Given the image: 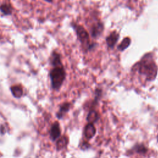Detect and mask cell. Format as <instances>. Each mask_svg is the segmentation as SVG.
Here are the masks:
<instances>
[{
    "label": "cell",
    "mask_w": 158,
    "mask_h": 158,
    "mask_svg": "<svg viewBox=\"0 0 158 158\" xmlns=\"http://www.w3.org/2000/svg\"><path fill=\"white\" fill-rule=\"evenodd\" d=\"M133 70L138 72L139 75L145 76L148 81L154 80L158 72L157 66L150 53L145 54L138 62L135 64Z\"/></svg>",
    "instance_id": "cell-1"
},
{
    "label": "cell",
    "mask_w": 158,
    "mask_h": 158,
    "mask_svg": "<svg viewBox=\"0 0 158 158\" xmlns=\"http://www.w3.org/2000/svg\"><path fill=\"white\" fill-rule=\"evenodd\" d=\"M71 25L75 31L77 38L80 41L82 48L85 52L91 51L96 48L97 43L90 41L89 35L83 26L75 23H72Z\"/></svg>",
    "instance_id": "cell-2"
},
{
    "label": "cell",
    "mask_w": 158,
    "mask_h": 158,
    "mask_svg": "<svg viewBox=\"0 0 158 158\" xmlns=\"http://www.w3.org/2000/svg\"><path fill=\"white\" fill-rule=\"evenodd\" d=\"M49 77L52 89L59 90L66 77V72L64 66L61 65L53 67L49 72Z\"/></svg>",
    "instance_id": "cell-3"
},
{
    "label": "cell",
    "mask_w": 158,
    "mask_h": 158,
    "mask_svg": "<svg viewBox=\"0 0 158 158\" xmlns=\"http://www.w3.org/2000/svg\"><path fill=\"white\" fill-rule=\"evenodd\" d=\"M104 29V23L99 20H98L96 22L93 23L91 25V27L90 28L89 31L91 37L93 39H98L103 33Z\"/></svg>",
    "instance_id": "cell-4"
},
{
    "label": "cell",
    "mask_w": 158,
    "mask_h": 158,
    "mask_svg": "<svg viewBox=\"0 0 158 158\" xmlns=\"http://www.w3.org/2000/svg\"><path fill=\"white\" fill-rule=\"evenodd\" d=\"M120 38L119 33L116 31H112L106 38V42L107 47L110 49H113L115 44H117L118 39Z\"/></svg>",
    "instance_id": "cell-5"
},
{
    "label": "cell",
    "mask_w": 158,
    "mask_h": 158,
    "mask_svg": "<svg viewBox=\"0 0 158 158\" xmlns=\"http://www.w3.org/2000/svg\"><path fill=\"white\" fill-rule=\"evenodd\" d=\"M60 125L58 122H55L51 126L50 131H49V135H50V138L52 141H56L58 138H60Z\"/></svg>",
    "instance_id": "cell-6"
},
{
    "label": "cell",
    "mask_w": 158,
    "mask_h": 158,
    "mask_svg": "<svg viewBox=\"0 0 158 158\" xmlns=\"http://www.w3.org/2000/svg\"><path fill=\"white\" fill-rule=\"evenodd\" d=\"M96 132V128L93 123H88L84 128L83 130V135L86 139H90L94 137Z\"/></svg>",
    "instance_id": "cell-7"
},
{
    "label": "cell",
    "mask_w": 158,
    "mask_h": 158,
    "mask_svg": "<svg viewBox=\"0 0 158 158\" xmlns=\"http://www.w3.org/2000/svg\"><path fill=\"white\" fill-rule=\"evenodd\" d=\"M100 118V114L96 109H89L88 113L86 116V121L88 123H94Z\"/></svg>",
    "instance_id": "cell-8"
},
{
    "label": "cell",
    "mask_w": 158,
    "mask_h": 158,
    "mask_svg": "<svg viewBox=\"0 0 158 158\" xmlns=\"http://www.w3.org/2000/svg\"><path fill=\"white\" fill-rule=\"evenodd\" d=\"M70 107H71V104L70 102H65L62 104L60 106L59 109L56 114L57 118L58 119H62L65 115V114L69 111Z\"/></svg>",
    "instance_id": "cell-9"
},
{
    "label": "cell",
    "mask_w": 158,
    "mask_h": 158,
    "mask_svg": "<svg viewBox=\"0 0 158 158\" xmlns=\"http://www.w3.org/2000/svg\"><path fill=\"white\" fill-rule=\"evenodd\" d=\"M50 62L53 67L63 65L61 61V56L56 51H53L52 52L50 57Z\"/></svg>",
    "instance_id": "cell-10"
},
{
    "label": "cell",
    "mask_w": 158,
    "mask_h": 158,
    "mask_svg": "<svg viewBox=\"0 0 158 158\" xmlns=\"http://www.w3.org/2000/svg\"><path fill=\"white\" fill-rule=\"evenodd\" d=\"M131 42V40L129 37H125L123 38L121 43L117 46V49L121 52L125 51L126 49H127L130 46Z\"/></svg>",
    "instance_id": "cell-11"
},
{
    "label": "cell",
    "mask_w": 158,
    "mask_h": 158,
    "mask_svg": "<svg viewBox=\"0 0 158 158\" xmlns=\"http://www.w3.org/2000/svg\"><path fill=\"white\" fill-rule=\"evenodd\" d=\"M10 89L12 95L16 98H20L23 95V89L19 85L12 86Z\"/></svg>",
    "instance_id": "cell-12"
},
{
    "label": "cell",
    "mask_w": 158,
    "mask_h": 158,
    "mask_svg": "<svg viewBox=\"0 0 158 158\" xmlns=\"http://www.w3.org/2000/svg\"><path fill=\"white\" fill-rule=\"evenodd\" d=\"M68 143V138L65 136H62L58 138L56 143V148L57 150H60L67 146Z\"/></svg>",
    "instance_id": "cell-13"
},
{
    "label": "cell",
    "mask_w": 158,
    "mask_h": 158,
    "mask_svg": "<svg viewBox=\"0 0 158 158\" xmlns=\"http://www.w3.org/2000/svg\"><path fill=\"white\" fill-rule=\"evenodd\" d=\"M0 11L5 15H10L12 12V8L10 4L4 3L0 6Z\"/></svg>",
    "instance_id": "cell-14"
},
{
    "label": "cell",
    "mask_w": 158,
    "mask_h": 158,
    "mask_svg": "<svg viewBox=\"0 0 158 158\" xmlns=\"http://www.w3.org/2000/svg\"><path fill=\"white\" fill-rule=\"evenodd\" d=\"M147 148L143 144H138L134 146V147L132 148V151H134L135 152L137 153H141V154H144L147 152Z\"/></svg>",
    "instance_id": "cell-15"
}]
</instances>
